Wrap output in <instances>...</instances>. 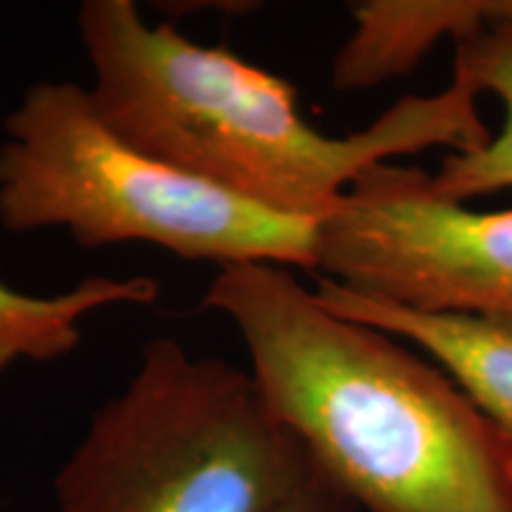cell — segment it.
<instances>
[{"label":"cell","instance_id":"1","mask_svg":"<svg viewBox=\"0 0 512 512\" xmlns=\"http://www.w3.org/2000/svg\"><path fill=\"white\" fill-rule=\"evenodd\" d=\"M202 306L233 323L275 418L356 512H512V439L437 363L283 266H223Z\"/></svg>","mask_w":512,"mask_h":512},{"label":"cell","instance_id":"2","mask_svg":"<svg viewBox=\"0 0 512 512\" xmlns=\"http://www.w3.org/2000/svg\"><path fill=\"white\" fill-rule=\"evenodd\" d=\"M102 117L147 155L278 214L320 223L370 166L430 147L472 152L491 140L482 91L463 69L434 95L396 100L344 138L302 117L297 88L223 46L150 24L133 0L76 12Z\"/></svg>","mask_w":512,"mask_h":512},{"label":"cell","instance_id":"3","mask_svg":"<svg viewBox=\"0 0 512 512\" xmlns=\"http://www.w3.org/2000/svg\"><path fill=\"white\" fill-rule=\"evenodd\" d=\"M0 223L62 228L83 247L140 242L219 268L316 271L318 223L278 214L147 155L102 117L91 88L34 83L5 119Z\"/></svg>","mask_w":512,"mask_h":512},{"label":"cell","instance_id":"4","mask_svg":"<svg viewBox=\"0 0 512 512\" xmlns=\"http://www.w3.org/2000/svg\"><path fill=\"white\" fill-rule=\"evenodd\" d=\"M311 460L249 370L152 339L55 477L57 512H275Z\"/></svg>","mask_w":512,"mask_h":512},{"label":"cell","instance_id":"5","mask_svg":"<svg viewBox=\"0 0 512 512\" xmlns=\"http://www.w3.org/2000/svg\"><path fill=\"white\" fill-rule=\"evenodd\" d=\"M363 297L512 330V209L448 200L422 166H370L316 226V271Z\"/></svg>","mask_w":512,"mask_h":512},{"label":"cell","instance_id":"6","mask_svg":"<svg viewBox=\"0 0 512 512\" xmlns=\"http://www.w3.org/2000/svg\"><path fill=\"white\" fill-rule=\"evenodd\" d=\"M316 299L337 316L358 320L425 351L512 439V330L470 316H441L363 297L318 278Z\"/></svg>","mask_w":512,"mask_h":512},{"label":"cell","instance_id":"7","mask_svg":"<svg viewBox=\"0 0 512 512\" xmlns=\"http://www.w3.org/2000/svg\"><path fill=\"white\" fill-rule=\"evenodd\" d=\"M354 31L332 60L337 91H366L411 74L444 38L491 27L496 0H366L351 8Z\"/></svg>","mask_w":512,"mask_h":512},{"label":"cell","instance_id":"8","mask_svg":"<svg viewBox=\"0 0 512 512\" xmlns=\"http://www.w3.org/2000/svg\"><path fill=\"white\" fill-rule=\"evenodd\" d=\"M159 297L147 275H91L72 290L36 297L0 283V373L22 361L48 363L79 347L83 320L110 306H143Z\"/></svg>","mask_w":512,"mask_h":512},{"label":"cell","instance_id":"9","mask_svg":"<svg viewBox=\"0 0 512 512\" xmlns=\"http://www.w3.org/2000/svg\"><path fill=\"white\" fill-rule=\"evenodd\" d=\"M456 67L482 93L501 100L505 119L498 136L472 152H453L441 162L432 183L448 200L467 202L498 190H512V36L503 27H486L456 43Z\"/></svg>","mask_w":512,"mask_h":512},{"label":"cell","instance_id":"10","mask_svg":"<svg viewBox=\"0 0 512 512\" xmlns=\"http://www.w3.org/2000/svg\"><path fill=\"white\" fill-rule=\"evenodd\" d=\"M275 512H356V508L349 501H344L311 465L309 477Z\"/></svg>","mask_w":512,"mask_h":512},{"label":"cell","instance_id":"11","mask_svg":"<svg viewBox=\"0 0 512 512\" xmlns=\"http://www.w3.org/2000/svg\"><path fill=\"white\" fill-rule=\"evenodd\" d=\"M496 27H503L512 36V0H496Z\"/></svg>","mask_w":512,"mask_h":512}]
</instances>
